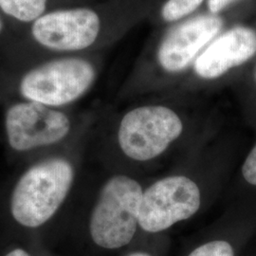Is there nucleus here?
Masks as SVG:
<instances>
[{
  "mask_svg": "<svg viewBox=\"0 0 256 256\" xmlns=\"http://www.w3.org/2000/svg\"><path fill=\"white\" fill-rule=\"evenodd\" d=\"M135 22L134 0H101L54 8L0 48V64L52 55L100 54Z\"/></svg>",
  "mask_w": 256,
  "mask_h": 256,
  "instance_id": "1",
  "label": "nucleus"
},
{
  "mask_svg": "<svg viewBox=\"0 0 256 256\" xmlns=\"http://www.w3.org/2000/svg\"><path fill=\"white\" fill-rule=\"evenodd\" d=\"M100 54L52 55L0 64V82L10 96L9 102L64 108L92 90L101 68Z\"/></svg>",
  "mask_w": 256,
  "mask_h": 256,
  "instance_id": "2",
  "label": "nucleus"
},
{
  "mask_svg": "<svg viewBox=\"0 0 256 256\" xmlns=\"http://www.w3.org/2000/svg\"><path fill=\"white\" fill-rule=\"evenodd\" d=\"M75 178L72 164L54 156L28 167L19 176L10 198L12 218L25 228H39L60 210Z\"/></svg>",
  "mask_w": 256,
  "mask_h": 256,
  "instance_id": "3",
  "label": "nucleus"
},
{
  "mask_svg": "<svg viewBox=\"0 0 256 256\" xmlns=\"http://www.w3.org/2000/svg\"><path fill=\"white\" fill-rule=\"evenodd\" d=\"M142 192L140 184L124 174L113 176L102 186L90 218V236L97 246L116 250L131 242Z\"/></svg>",
  "mask_w": 256,
  "mask_h": 256,
  "instance_id": "4",
  "label": "nucleus"
},
{
  "mask_svg": "<svg viewBox=\"0 0 256 256\" xmlns=\"http://www.w3.org/2000/svg\"><path fill=\"white\" fill-rule=\"evenodd\" d=\"M183 129L182 119L170 106H140L128 111L120 119L118 142L129 158L147 162L164 153L180 137Z\"/></svg>",
  "mask_w": 256,
  "mask_h": 256,
  "instance_id": "5",
  "label": "nucleus"
},
{
  "mask_svg": "<svg viewBox=\"0 0 256 256\" xmlns=\"http://www.w3.org/2000/svg\"><path fill=\"white\" fill-rule=\"evenodd\" d=\"M10 147L28 152L61 142L72 128V119L64 108H55L34 102H8L3 116Z\"/></svg>",
  "mask_w": 256,
  "mask_h": 256,
  "instance_id": "6",
  "label": "nucleus"
},
{
  "mask_svg": "<svg viewBox=\"0 0 256 256\" xmlns=\"http://www.w3.org/2000/svg\"><path fill=\"white\" fill-rule=\"evenodd\" d=\"M202 194L198 184L185 176H170L144 190L138 226L156 234L191 218L200 210Z\"/></svg>",
  "mask_w": 256,
  "mask_h": 256,
  "instance_id": "7",
  "label": "nucleus"
},
{
  "mask_svg": "<svg viewBox=\"0 0 256 256\" xmlns=\"http://www.w3.org/2000/svg\"><path fill=\"white\" fill-rule=\"evenodd\" d=\"M220 14H200L168 30L154 46V62L164 74H180L192 66L203 50L222 32Z\"/></svg>",
  "mask_w": 256,
  "mask_h": 256,
  "instance_id": "8",
  "label": "nucleus"
},
{
  "mask_svg": "<svg viewBox=\"0 0 256 256\" xmlns=\"http://www.w3.org/2000/svg\"><path fill=\"white\" fill-rule=\"evenodd\" d=\"M256 54V30L236 26L222 32L206 46L192 64L202 80L214 81L247 63Z\"/></svg>",
  "mask_w": 256,
  "mask_h": 256,
  "instance_id": "9",
  "label": "nucleus"
},
{
  "mask_svg": "<svg viewBox=\"0 0 256 256\" xmlns=\"http://www.w3.org/2000/svg\"><path fill=\"white\" fill-rule=\"evenodd\" d=\"M54 8L52 0H0V12L12 30V36L22 34Z\"/></svg>",
  "mask_w": 256,
  "mask_h": 256,
  "instance_id": "10",
  "label": "nucleus"
},
{
  "mask_svg": "<svg viewBox=\"0 0 256 256\" xmlns=\"http://www.w3.org/2000/svg\"><path fill=\"white\" fill-rule=\"evenodd\" d=\"M204 1L205 0H166L160 9V18L168 24L182 22L200 9Z\"/></svg>",
  "mask_w": 256,
  "mask_h": 256,
  "instance_id": "11",
  "label": "nucleus"
},
{
  "mask_svg": "<svg viewBox=\"0 0 256 256\" xmlns=\"http://www.w3.org/2000/svg\"><path fill=\"white\" fill-rule=\"evenodd\" d=\"M188 256H234V250L229 242L214 240L194 248Z\"/></svg>",
  "mask_w": 256,
  "mask_h": 256,
  "instance_id": "12",
  "label": "nucleus"
},
{
  "mask_svg": "<svg viewBox=\"0 0 256 256\" xmlns=\"http://www.w3.org/2000/svg\"><path fill=\"white\" fill-rule=\"evenodd\" d=\"M241 171L244 180L250 185L256 186V144L244 160Z\"/></svg>",
  "mask_w": 256,
  "mask_h": 256,
  "instance_id": "13",
  "label": "nucleus"
},
{
  "mask_svg": "<svg viewBox=\"0 0 256 256\" xmlns=\"http://www.w3.org/2000/svg\"><path fill=\"white\" fill-rule=\"evenodd\" d=\"M234 0H207V8L210 14H220Z\"/></svg>",
  "mask_w": 256,
  "mask_h": 256,
  "instance_id": "14",
  "label": "nucleus"
},
{
  "mask_svg": "<svg viewBox=\"0 0 256 256\" xmlns=\"http://www.w3.org/2000/svg\"><path fill=\"white\" fill-rule=\"evenodd\" d=\"M12 32L0 12V48L5 46L12 37Z\"/></svg>",
  "mask_w": 256,
  "mask_h": 256,
  "instance_id": "15",
  "label": "nucleus"
},
{
  "mask_svg": "<svg viewBox=\"0 0 256 256\" xmlns=\"http://www.w3.org/2000/svg\"><path fill=\"white\" fill-rule=\"evenodd\" d=\"M97 1H101V0H52L54 8L66 7V6H75V5H82V4H90V3L97 2Z\"/></svg>",
  "mask_w": 256,
  "mask_h": 256,
  "instance_id": "16",
  "label": "nucleus"
},
{
  "mask_svg": "<svg viewBox=\"0 0 256 256\" xmlns=\"http://www.w3.org/2000/svg\"><path fill=\"white\" fill-rule=\"evenodd\" d=\"M5 256H30V254L26 252L25 250L23 248H14L12 250H10V252H8Z\"/></svg>",
  "mask_w": 256,
  "mask_h": 256,
  "instance_id": "17",
  "label": "nucleus"
},
{
  "mask_svg": "<svg viewBox=\"0 0 256 256\" xmlns=\"http://www.w3.org/2000/svg\"><path fill=\"white\" fill-rule=\"evenodd\" d=\"M126 256H151L150 254H148L146 252H132V254H129Z\"/></svg>",
  "mask_w": 256,
  "mask_h": 256,
  "instance_id": "18",
  "label": "nucleus"
},
{
  "mask_svg": "<svg viewBox=\"0 0 256 256\" xmlns=\"http://www.w3.org/2000/svg\"><path fill=\"white\" fill-rule=\"evenodd\" d=\"M254 78H256V74H254Z\"/></svg>",
  "mask_w": 256,
  "mask_h": 256,
  "instance_id": "19",
  "label": "nucleus"
}]
</instances>
